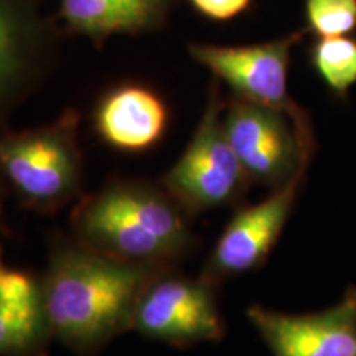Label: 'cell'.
I'll return each instance as SVG.
<instances>
[{
  "instance_id": "6da1fadb",
  "label": "cell",
  "mask_w": 356,
  "mask_h": 356,
  "mask_svg": "<svg viewBox=\"0 0 356 356\" xmlns=\"http://www.w3.org/2000/svg\"><path fill=\"white\" fill-rule=\"evenodd\" d=\"M159 269L92 251L76 239L53 248L42 282L53 337L81 355L132 330L142 289Z\"/></svg>"
},
{
  "instance_id": "7a4b0ae2",
  "label": "cell",
  "mask_w": 356,
  "mask_h": 356,
  "mask_svg": "<svg viewBox=\"0 0 356 356\" xmlns=\"http://www.w3.org/2000/svg\"><path fill=\"white\" fill-rule=\"evenodd\" d=\"M188 215L163 186L113 180L83 198L71 215L79 244L114 259L168 267L190 252Z\"/></svg>"
},
{
  "instance_id": "3957f363",
  "label": "cell",
  "mask_w": 356,
  "mask_h": 356,
  "mask_svg": "<svg viewBox=\"0 0 356 356\" xmlns=\"http://www.w3.org/2000/svg\"><path fill=\"white\" fill-rule=\"evenodd\" d=\"M79 115L66 111L47 126L0 136V175L25 207L55 211L81 191Z\"/></svg>"
},
{
  "instance_id": "277c9868",
  "label": "cell",
  "mask_w": 356,
  "mask_h": 356,
  "mask_svg": "<svg viewBox=\"0 0 356 356\" xmlns=\"http://www.w3.org/2000/svg\"><path fill=\"white\" fill-rule=\"evenodd\" d=\"M222 111L220 91L213 84L185 152L162 177V186L188 216L231 207L251 185L226 136Z\"/></svg>"
},
{
  "instance_id": "5b68a950",
  "label": "cell",
  "mask_w": 356,
  "mask_h": 356,
  "mask_svg": "<svg viewBox=\"0 0 356 356\" xmlns=\"http://www.w3.org/2000/svg\"><path fill=\"white\" fill-rule=\"evenodd\" d=\"M222 124L251 184L277 190L305 175L314 154V136L302 131L287 114L236 96L225 106Z\"/></svg>"
},
{
  "instance_id": "8992f818",
  "label": "cell",
  "mask_w": 356,
  "mask_h": 356,
  "mask_svg": "<svg viewBox=\"0 0 356 356\" xmlns=\"http://www.w3.org/2000/svg\"><path fill=\"white\" fill-rule=\"evenodd\" d=\"M215 284L159 269L142 289L132 317V330L173 346L218 341L225 322Z\"/></svg>"
},
{
  "instance_id": "52a82bcc",
  "label": "cell",
  "mask_w": 356,
  "mask_h": 356,
  "mask_svg": "<svg viewBox=\"0 0 356 356\" xmlns=\"http://www.w3.org/2000/svg\"><path fill=\"white\" fill-rule=\"evenodd\" d=\"M299 37L246 47L190 44L188 50L193 60L228 84L236 96L287 114L302 131L314 136L305 113L287 89L291 50Z\"/></svg>"
},
{
  "instance_id": "ba28073f",
  "label": "cell",
  "mask_w": 356,
  "mask_h": 356,
  "mask_svg": "<svg viewBox=\"0 0 356 356\" xmlns=\"http://www.w3.org/2000/svg\"><path fill=\"white\" fill-rule=\"evenodd\" d=\"M302 178H293L262 202L236 211L204 264V280L218 286L221 280L251 273L264 264L286 228Z\"/></svg>"
},
{
  "instance_id": "9c48e42d",
  "label": "cell",
  "mask_w": 356,
  "mask_h": 356,
  "mask_svg": "<svg viewBox=\"0 0 356 356\" xmlns=\"http://www.w3.org/2000/svg\"><path fill=\"white\" fill-rule=\"evenodd\" d=\"M254 325L274 356H356V287L330 309L315 314H282L251 305Z\"/></svg>"
},
{
  "instance_id": "30bf717a",
  "label": "cell",
  "mask_w": 356,
  "mask_h": 356,
  "mask_svg": "<svg viewBox=\"0 0 356 356\" xmlns=\"http://www.w3.org/2000/svg\"><path fill=\"white\" fill-rule=\"evenodd\" d=\"M92 122L106 145L119 152L140 154L163 139L170 113L163 97L152 88L124 83L101 96Z\"/></svg>"
},
{
  "instance_id": "8fae6325",
  "label": "cell",
  "mask_w": 356,
  "mask_h": 356,
  "mask_svg": "<svg viewBox=\"0 0 356 356\" xmlns=\"http://www.w3.org/2000/svg\"><path fill=\"white\" fill-rule=\"evenodd\" d=\"M53 337L42 282L22 270L0 275V356H47Z\"/></svg>"
},
{
  "instance_id": "7c38bea8",
  "label": "cell",
  "mask_w": 356,
  "mask_h": 356,
  "mask_svg": "<svg viewBox=\"0 0 356 356\" xmlns=\"http://www.w3.org/2000/svg\"><path fill=\"white\" fill-rule=\"evenodd\" d=\"M172 0H61L60 19L71 33L101 43L115 33H142L165 22Z\"/></svg>"
},
{
  "instance_id": "4fadbf2b",
  "label": "cell",
  "mask_w": 356,
  "mask_h": 356,
  "mask_svg": "<svg viewBox=\"0 0 356 356\" xmlns=\"http://www.w3.org/2000/svg\"><path fill=\"white\" fill-rule=\"evenodd\" d=\"M35 30L22 0H0V106L19 91L30 71Z\"/></svg>"
},
{
  "instance_id": "5bb4252c",
  "label": "cell",
  "mask_w": 356,
  "mask_h": 356,
  "mask_svg": "<svg viewBox=\"0 0 356 356\" xmlns=\"http://www.w3.org/2000/svg\"><path fill=\"white\" fill-rule=\"evenodd\" d=\"M314 65L333 91L345 95L356 83V42L345 37L323 38L314 48Z\"/></svg>"
},
{
  "instance_id": "9a60e30c",
  "label": "cell",
  "mask_w": 356,
  "mask_h": 356,
  "mask_svg": "<svg viewBox=\"0 0 356 356\" xmlns=\"http://www.w3.org/2000/svg\"><path fill=\"white\" fill-rule=\"evenodd\" d=\"M307 17L323 38L343 37L356 26V0H307Z\"/></svg>"
},
{
  "instance_id": "2e32d148",
  "label": "cell",
  "mask_w": 356,
  "mask_h": 356,
  "mask_svg": "<svg viewBox=\"0 0 356 356\" xmlns=\"http://www.w3.org/2000/svg\"><path fill=\"white\" fill-rule=\"evenodd\" d=\"M191 7L207 19L225 22L246 12L252 0H188Z\"/></svg>"
},
{
  "instance_id": "e0dca14e",
  "label": "cell",
  "mask_w": 356,
  "mask_h": 356,
  "mask_svg": "<svg viewBox=\"0 0 356 356\" xmlns=\"http://www.w3.org/2000/svg\"><path fill=\"white\" fill-rule=\"evenodd\" d=\"M2 202H3V178L0 175V211H2Z\"/></svg>"
},
{
  "instance_id": "ac0fdd59",
  "label": "cell",
  "mask_w": 356,
  "mask_h": 356,
  "mask_svg": "<svg viewBox=\"0 0 356 356\" xmlns=\"http://www.w3.org/2000/svg\"><path fill=\"white\" fill-rule=\"evenodd\" d=\"M3 270H6V267L2 264V251H0V275L3 274Z\"/></svg>"
}]
</instances>
